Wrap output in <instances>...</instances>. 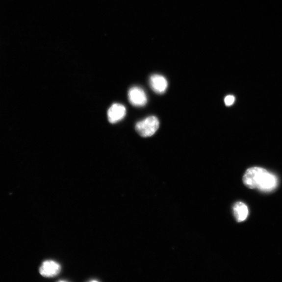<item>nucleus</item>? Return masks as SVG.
Returning a JSON list of instances; mask_svg holds the SVG:
<instances>
[{
  "instance_id": "nucleus-8",
  "label": "nucleus",
  "mask_w": 282,
  "mask_h": 282,
  "mask_svg": "<svg viewBox=\"0 0 282 282\" xmlns=\"http://www.w3.org/2000/svg\"><path fill=\"white\" fill-rule=\"evenodd\" d=\"M235 101V97L233 95H228L227 96L225 97L224 99V102L226 104V106H231L234 103Z\"/></svg>"
},
{
  "instance_id": "nucleus-6",
  "label": "nucleus",
  "mask_w": 282,
  "mask_h": 282,
  "mask_svg": "<svg viewBox=\"0 0 282 282\" xmlns=\"http://www.w3.org/2000/svg\"><path fill=\"white\" fill-rule=\"evenodd\" d=\"M150 85L153 91L156 93L162 94L166 91L168 82L166 78L163 76L154 75L150 77Z\"/></svg>"
},
{
  "instance_id": "nucleus-7",
  "label": "nucleus",
  "mask_w": 282,
  "mask_h": 282,
  "mask_svg": "<svg viewBox=\"0 0 282 282\" xmlns=\"http://www.w3.org/2000/svg\"><path fill=\"white\" fill-rule=\"evenodd\" d=\"M233 214L238 222H243L246 220L248 215V209L243 203H237L233 207Z\"/></svg>"
},
{
  "instance_id": "nucleus-4",
  "label": "nucleus",
  "mask_w": 282,
  "mask_h": 282,
  "mask_svg": "<svg viewBox=\"0 0 282 282\" xmlns=\"http://www.w3.org/2000/svg\"><path fill=\"white\" fill-rule=\"evenodd\" d=\"M61 265L57 262L47 260L44 262L40 267V275L46 278H52L59 275L61 271Z\"/></svg>"
},
{
  "instance_id": "nucleus-3",
  "label": "nucleus",
  "mask_w": 282,
  "mask_h": 282,
  "mask_svg": "<svg viewBox=\"0 0 282 282\" xmlns=\"http://www.w3.org/2000/svg\"><path fill=\"white\" fill-rule=\"evenodd\" d=\"M128 100L133 106L143 107L148 103L146 92L141 87H132L128 92Z\"/></svg>"
},
{
  "instance_id": "nucleus-1",
  "label": "nucleus",
  "mask_w": 282,
  "mask_h": 282,
  "mask_svg": "<svg viewBox=\"0 0 282 282\" xmlns=\"http://www.w3.org/2000/svg\"><path fill=\"white\" fill-rule=\"evenodd\" d=\"M243 182L250 189L257 188L262 191L269 192L277 187L278 180L275 175L266 169L254 167L247 169L243 177Z\"/></svg>"
},
{
  "instance_id": "nucleus-5",
  "label": "nucleus",
  "mask_w": 282,
  "mask_h": 282,
  "mask_svg": "<svg viewBox=\"0 0 282 282\" xmlns=\"http://www.w3.org/2000/svg\"><path fill=\"white\" fill-rule=\"evenodd\" d=\"M126 108L122 104L114 103L109 108L107 112L109 122L116 124L124 118L126 115Z\"/></svg>"
},
{
  "instance_id": "nucleus-2",
  "label": "nucleus",
  "mask_w": 282,
  "mask_h": 282,
  "mask_svg": "<svg viewBox=\"0 0 282 282\" xmlns=\"http://www.w3.org/2000/svg\"><path fill=\"white\" fill-rule=\"evenodd\" d=\"M159 120L155 116H150L135 125V130L141 136L147 138L154 135L158 129Z\"/></svg>"
}]
</instances>
